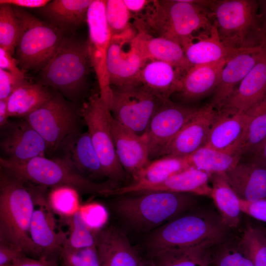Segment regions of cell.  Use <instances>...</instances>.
<instances>
[{
    "instance_id": "1",
    "label": "cell",
    "mask_w": 266,
    "mask_h": 266,
    "mask_svg": "<svg viewBox=\"0 0 266 266\" xmlns=\"http://www.w3.org/2000/svg\"><path fill=\"white\" fill-rule=\"evenodd\" d=\"M0 172V243L38 259L30 228L35 202L26 182L2 168Z\"/></svg>"
},
{
    "instance_id": "2",
    "label": "cell",
    "mask_w": 266,
    "mask_h": 266,
    "mask_svg": "<svg viewBox=\"0 0 266 266\" xmlns=\"http://www.w3.org/2000/svg\"><path fill=\"white\" fill-rule=\"evenodd\" d=\"M120 197L112 209L128 227L148 233L190 211L196 204L194 195L168 191H153Z\"/></svg>"
},
{
    "instance_id": "3",
    "label": "cell",
    "mask_w": 266,
    "mask_h": 266,
    "mask_svg": "<svg viewBox=\"0 0 266 266\" xmlns=\"http://www.w3.org/2000/svg\"><path fill=\"white\" fill-rule=\"evenodd\" d=\"M138 27L156 36L174 41L183 48L201 31L210 33L213 28L209 9L191 0H151Z\"/></svg>"
},
{
    "instance_id": "4",
    "label": "cell",
    "mask_w": 266,
    "mask_h": 266,
    "mask_svg": "<svg viewBox=\"0 0 266 266\" xmlns=\"http://www.w3.org/2000/svg\"><path fill=\"white\" fill-rule=\"evenodd\" d=\"M91 67L87 40L66 35L52 59L40 71L38 82L76 104L87 90Z\"/></svg>"
},
{
    "instance_id": "5",
    "label": "cell",
    "mask_w": 266,
    "mask_h": 266,
    "mask_svg": "<svg viewBox=\"0 0 266 266\" xmlns=\"http://www.w3.org/2000/svg\"><path fill=\"white\" fill-rule=\"evenodd\" d=\"M227 228L211 212L185 213L147 233L145 245L150 256L168 249L213 246L224 238Z\"/></svg>"
},
{
    "instance_id": "6",
    "label": "cell",
    "mask_w": 266,
    "mask_h": 266,
    "mask_svg": "<svg viewBox=\"0 0 266 266\" xmlns=\"http://www.w3.org/2000/svg\"><path fill=\"white\" fill-rule=\"evenodd\" d=\"M259 9L258 1L255 0L213 1L208 8L209 16L225 46L248 50L264 45L266 33Z\"/></svg>"
},
{
    "instance_id": "7",
    "label": "cell",
    "mask_w": 266,
    "mask_h": 266,
    "mask_svg": "<svg viewBox=\"0 0 266 266\" xmlns=\"http://www.w3.org/2000/svg\"><path fill=\"white\" fill-rule=\"evenodd\" d=\"M0 167L28 183L44 187H66L82 194L109 197L111 190L118 187L109 180L97 182L85 178L55 158L38 157L15 162L0 157Z\"/></svg>"
},
{
    "instance_id": "8",
    "label": "cell",
    "mask_w": 266,
    "mask_h": 266,
    "mask_svg": "<svg viewBox=\"0 0 266 266\" xmlns=\"http://www.w3.org/2000/svg\"><path fill=\"white\" fill-rule=\"evenodd\" d=\"M13 7L20 25L14 57L24 72L41 71L54 55L66 34L23 8Z\"/></svg>"
},
{
    "instance_id": "9",
    "label": "cell",
    "mask_w": 266,
    "mask_h": 266,
    "mask_svg": "<svg viewBox=\"0 0 266 266\" xmlns=\"http://www.w3.org/2000/svg\"><path fill=\"white\" fill-rule=\"evenodd\" d=\"M111 86L108 107L112 116L138 135L146 132L154 114L168 100L159 97L138 81Z\"/></svg>"
},
{
    "instance_id": "10",
    "label": "cell",
    "mask_w": 266,
    "mask_h": 266,
    "mask_svg": "<svg viewBox=\"0 0 266 266\" xmlns=\"http://www.w3.org/2000/svg\"><path fill=\"white\" fill-rule=\"evenodd\" d=\"M46 142L53 155L68 135L81 132V108L54 90L52 97L25 118Z\"/></svg>"
},
{
    "instance_id": "11",
    "label": "cell",
    "mask_w": 266,
    "mask_h": 266,
    "mask_svg": "<svg viewBox=\"0 0 266 266\" xmlns=\"http://www.w3.org/2000/svg\"><path fill=\"white\" fill-rule=\"evenodd\" d=\"M80 108L83 122L106 177L116 184L124 181L126 172L116 153L108 121L110 110L100 92L92 94Z\"/></svg>"
},
{
    "instance_id": "12",
    "label": "cell",
    "mask_w": 266,
    "mask_h": 266,
    "mask_svg": "<svg viewBox=\"0 0 266 266\" xmlns=\"http://www.w3.org/2000/svg\"><path fill=\"white\" fill-rule=\"evenodd\" d=\"M87 24L88 49L92 67L97 78L100 95L108 106L111 86L106 59L112 36L105 16V0H93L88 9Z\"/></svg>"
},
{
    "instance_id": "13",
    "label": "cell",
    "mask_w": 266,
    "mask_h": 266,
    "mask_svg": "<svg viewBox=\"0 0 266 266\" xmlns=\"http://www.w3.org/2000/svg\"><path fill=\"white\" fill-rule=\"evenodd\" d=\"M27 185L35 202L38 204L31 222V237L40 254V258L57 262V259H60L67 234L57 229L52 208L45 197V187L30 183Z\"/></svg>"
},
{
    "instance_id": "14",
    "label": "cell",
    "mask_w": 266,
    "mask_h": 266,
    "mask_svg": "<svg viewBox=\"0 0 266 266\" xmlns=\"http://www.w3.org/2000/svg\"><path fill=\"white\" fill-rule=\"evenodd\" d=\"M198 108L166 100L152 117L146 133L149 159L162 157L165 148L194 116Z\"/></svg>"
},
{
    "instance_id": "15",
    "label": "cell",
    "mask_w": 266,
    "mask_h": 266,
    "mask_svg": "<svg viewBox=\"0 0 266 266\" xmlns=\"http://www.w3.org/2000/svg\"><path fill=\"white\" fill-rule=\"evenodd\" d=\"M0 157L15 162L49 155L46 142L24 118L9 121L0 128Z\"/></svg>"
},
{
    "instance_id": "16",
    "label": "cell",
    "mask_w": 266,
    "mask_h": 266,
    "mask_svg": "<svg viewBox=\"0 0 266 266\" xmlns=\"http://www.w3.org/2000/svg\"><path fill=\"white\" fill-rule=\"evenodd\" d=\"M53 155L75 172L92 181L106 177L88 132H77L65 138Z\"/></svg>"
},
{
    "instance_id": "17",
    "label": "cell",
    "mask_w": 266,
    "mask_h": 266,
    "mask_svg": "<svg viewBox=\"0 0 266 266\" xmlns=\"http://www.w3.org/2000/svg\"><path fill=\"white\" fill-rule=\"evenodd\" d=\"M135 35L111 37L106 59L111 86H119L138 81L140 72L147 61L133 44Z\"/></svg>"
},
{
    "instance_id": "18",
    "label": "cell",
    "mask_w": 266,
    "mask_h": 266,
    "mask_svg": "<svg viewBox=\"0 0 266 266\" xmlns=\"http://www.w3.org/2000/svg\"><path fill=\"white\" fill-rule=\"evenodd\" d=\"M108 121L118 160L126 172L134 180L151 162L147 133L136 134L114 119L110 111Z\"/></svg>"
},
{
    "instance_id": "19",
    "label": "cell",
    "mask_w": 266,
    "mask_h": 266,
    "mask_svg": "<svg viewBox=\"0 0 266 266\" xmlns=\"http://www.w3.org/2000/svg\"><path fill=\"white\" fill-rule=\"evenodd\" d=\"M218 111L210 103L198 110L164 151L162 157H185L204 146Z\"/></svg>"
},
{
    "instance_id": "20",
    "label": "cell",
    "mask_w": 266,
    "mask_h": 266,
    "mask_svg": "<svg viewBox=\"0 0 266 266\" xmlns=\"http://www.w3.org/2000/svg\"><path fill=\"white\" fill-rule=\"evenodd\" d=\"M211 175L205 171L191 167L161 183L147 185L131 184L113 189L111 194L118 197L130 193L168 191L211 197L212 189L209 184Z\"/></svg>"
},
{
    "instance_id": "21",
    "label": "cell",
    "mask_w": 266,
    "mask_h": 266,
    "mask_svg": "<svg viewBox=\"0 0 266 266\" xmlns=\"http://www.w3.org/2000/svg\"><path fill=\"white\" fill-rule=\"evenodd\" d=\"M95 247L100 266H139L141 261L125 233L113 225L95 231Z\"/></svg>"
},
{
    "instance_id": "22",
    "label": "cell",
    "mask_w": 266,
    "mask_h": 266,
    "mask_svg": "<svg viewBox=\"0 0 266 266\" xmlns=\"http://www.w3.org/2000/svg\"><path fill=\"white\" fill-rule=\"evenodd\" d=\"M264 45L260 48L243 50L227 61L210 102L218 111L223 107L236 85L240 83L257 63Z\"/></svg>"
},
{
    "instance_id": "23",
    "label": "cell",
    "mask_w": 266,
    "mask_h": 266,
    "mask_svg": "<svg viewBox=\"0 0 266 266\" xmlns=\"http://www.w3.org/2000/svg\"><path fill=\"white\" fill-rule=\"evenodd\" d=\"M266 94V40L261 56L222 109L245 113Z\"/></svg>"
},
{
    "instance_id": "24",
    "label": "cell",
    "mask_w": 266,
    "mask_h": 266,
    "mask_svg": "<svg viewBox=\"0 0 266 266\" xmlns=\"http://www.w3.org/2000/svg\"><path fill=\"white\" fill-rule=\"evenodd\" d=\"M133 38L134 46L146 61H160L169 63L183 73L193 66L188 61L184 50L178 43L152 35L138 28Z\"/></svg>"
},
{
    "instance_id": "25",
    "label": "cell",
    "mask_w": 266,
    "mask_h": 266,
    "mask_svg": "<svg viewBox=\"0 0 266 266\" xmlns=\"http://www.w3.org/2000/svg\"><path fill=\"white\" fill-rule=\"evenodd\" d=\"M225 175L240 199L248 201L266 200V167L248 160L240 161Z\"/></svg>"
},
{
    "instance_id": "26",
    "label": "cell",
    "mask_w": 266,
    "mask_h": 266,
    "mask_svg": "<svg viewBox=\"0 0 266 266\" xmlns=\"http://www.w3.org/2000/svg\"><path fill=\"white\" fill-rule=\"evenodd\" d=\"M227 62L193 66L182 77L177 93L185 100L193 101L214 93Z\"/></svg>"
},
{
    "instance_id": "27",
    "label": "cell",
    "mask_w": 266,
    "mask_h": 266,
    "mask_svg": "<svg viewBox=\"0 0 266 266\" xmlns=\"http://www.w3.org/2000/svg\"><path fill=\"white\" fill-rule=\"evenodd\" d=\"M93 0H53L38 9L45 21L66 34H72L85 23Z\"/></svg>"
},
{
    "instance_id": "28",
    "label": "cell",
    "mask_w": 266,
    "mask_h": 266,
    "mask_svg": "<svg viewBox=\"0 0 266 266\" xmlns=\"http://www.w3.org/2000/svg\"><path fill=\"white\" fill-rule=\"evenodd\" d=\"M246 112L221 109L218 111L204 146L232 153L246 122Z\"/></svg>"
},
{
    "instance_id": "29",
    "label": "cell",
    "mask_w": 266,
    "mask_h": 266,
    "mask_svg": "<svg viewBox=\"0 0 266 266\" xmlns=\"http://www.w3.org/2000/svg\"><path fill=\"white\" fill-rule=\"evenodd\" d=\"M184 74L169 63L149 61L140 72L138 82L159 97L169 99L171 95L178 92Z\"/></svg>"
},
{
    "instance_id": "30",
    "label": "cell",
    "mask_w": 266,
    "mask_h": 266,
    "mask_svg": "<svg viewBox=\"0 0 266 266\" xmlns=\"http://www.w3.org/2000/svg\"><path fill=\"white\" fill-rule=\"evenodd\" d=\"M183 49L188 61L192 66L227 61L235 54L245 50L231 49L225 46L219 38L214 24L210 34L200 35L197 41L193 40Z\"/></svg>"
},
{
    "instance_id": "31",
    "label": "cell",
    "mask_w": 266,
    "mask_h": 266,
    "mask_svg": "<svg viewBox=\"0 0 266 266\" xmlns=\"http://www.w3.org/2000/svg\"><path fill=\"white\" fill-rule=\"evenodd\" d=\"M53 93L38 82L25 80L8 98L10 117L25 118L46 102Z\"/></svg>"
},
{
    "instance_id": "32",
    "label": "cell",
    "mask_w": 266,
    "mask_h": 266,
    "mask_svg": "<svg viewBox=\"0 0 266 266\" xmlns=\"http://www.w3.org/2000/svg\"><path fill=\"white\" fill-rule=\"evenodd\" d=\"M246 114L244 129L232 151L241 157L250 154L266 138V94Z\"/></svg>"
},
{
    "instance_id": "33",
    "label": "cell",
    "mask_w": 266,
    "mask_h": 266,
    "mask_svg": "<svg viewBox=\"0 0 266 266\" xmlns=\"http://www.w3.org/2000/svg\"><path fill=\"white\" fill-rule=\"evenodd\" d=\"M211 197L222 222L228 228H236L239 224L242 211L239 198L228 183L225 173L211 175Z\"/></svg>"
},
{
    "instance_id": "34",
    "label": "cell",
    "mask_w": 266,
    "mask_h": 266,
    "mask_svg": "<svg viewBox=\"0 0 266 266\" xmlns=\"http://www.w3.org/2000/svg\"><path fill=\"white\" fill-rule=\"evenodd\" d=\"M241 158L237 154L220 151L205 146L185 157L190 167L211 174L225 173L233 168Z\"/></svg>"
},
{
    "instance_id": "35",
    "label": "cell",
    "mask_w": 266,
    "mask_h": 266,
    "mask_svg": "<svg viewBox=\"0 0 266 266\" xmlns=\"http://www.w3.org/2000/svg\"><path fill=\"white\" fill-rule=\"evenodd\" d=\"M210 246L168 249L157 252L150 258L155 266H208Z\"/></svg>"
},
{
    "instance_id": "36",
    "label": "cell",
    "mask_w": 266,
    "mask_h": 266,
    "mask_svg": "<svg viewBox=\"0 0 266 266\" xmlns=\"http://www.w3.org/2000/svg\"><path fill=\"white\" fill-rule=\"evenodd\" d=\"M190 168L185 157H163L151 161L132 184L147 185L160 183Z\"/></svg>"
},
{
    "instance_id": "37",
    "label": "cell",
    "mask_w": 266,
    "mask_h": 266,
    "mask_svg": "<svg viewBox=\"0 0 266 266\" xmlns=\"http://www.w3.org/2000/svg\"><path fill=\"white\" fill-rule=\"evenodd\" d=\"M69 232L63 247L78 250L95 245V231L87 223L80 210L65 218Z\"/></svg>"
},
{
    "instance_id": "38",
    "label": "cell",
    "mask_w": 266,
    "mask_h": 266,
    "mask_svg": "<svg viewBox=\"0 0 266 266\" xmlns=\"http://www.w3.org/2000/svg\"><path fill=\"white\" fill-rule=\"evenodd\" d=\"M131 13L123 0H105V16L112 37L134 34L130 24Z\"/></svg>"
},
{
    "instance_id": "39",
    "label": "cell",
    "mask_w": 266,
    "mask_h": 266,
    "mask_svg": "<svg viewBox=\"0 0 266 266\" xmlns=\"http://www.w3.org/2000/svg\"><path fill=\"white\" fill-rule=\"evenodd\" d=\"M20 33V25L13 6L0 4V47L14 56Z\"/></svg>"
},
{
    "instance_id": "40",
    "label": "cell",
    "mask_w": 266,
    "mask_h": 266,
    "mask_svg": "<svg viewBox=\"0 0 266 266\" xmlns=\"http://www.w3.org/2000/svg\"><path fill=\"white\" fill-rule=\"evenodd\" d=\"M239 247L254 266H266V239L261 229L249 226L245 229Z\"/></svg>"
},
{
    "instance_id": "41",
    "label": "cell",
    "mask_w": 266,
    "mask_h": 266,
    "mask_svg": "<svg viewBox=\"0 0 266 266\" xmlns=\"http://www.w3.org/2000/svg\"><path fill=\"white\" fill-rule=\"evenodd\" d=\"M59 260L62 266H100L95 245L78 250L63 247Z\"/></svg>"
},
{
    "instance_id": "42",
    "label": "cell",
    "mask_w": 266,
    "mask_h": 266,
    "mask_svg": "<svg viewBox=\"0 0 266 266\" xmlns=\"http://www.w3.org/2000/svg\"><path fill=\"white\" fill-rule=\"evenodd\" d=\"M214 263L215 266H254L240 248H235L223 249L215 256Z\"/></svg>"
},
{
    "instance_id": "43",
    "label": "cell",
    "mask_w": 266,
    "mask_h": 266,
    "mask_svg": "<svg viewBox=\"0 0 266 266\" xmlns=\"http://www.w3.org/2000/svg\"><path fill=\"white\" fill-rule=\"evenodd\" d=\"M26 80L0 68V100L8 98Z\"/></svg>"
},
{
    "instance_id": "44",
    "label": "cell",
    "mask_w": 266,
    "mask_h": 266,
    "mask_svg": "<svg viewBox=\"0 0 266 266\" xmlns=\"http://www.w3.org/2000/svg\"><path fill=\"white\" fill-rule=\"evenodd\" d=\"M239 202L242 212L266 222V200L248 201L239 198Z\"/></svg>"
},
{
    "instance_id": "45",
    "label": "cell",
    "mask_w": 266,
    "mask_h": 266,
    "mask_svg": "<svg viewBox=\"0 0 266 266\" xmlns=\"http://www.w3.org/2000/svg\"><path fill=\"white\" fill-rule=\"evenodd\" d=\"M0 68L22 79L25 72L18 66L17 60L5 49L0 47Z\"/></svg>"
},
{
    "instance_id": "46",
    "label": "cell",
    "mask_w": 266,
    "mask_h": 266,
    "mask_svg": "<svg viewBox=\"0 0 266 266\" xmlns=\"http://www.w3.org/2000/svg\"><path fill=\"white\" fill-rule=\"evenodd\" d=\"M24 255L16 248L0 243V266H12L16 259Z\"/></svg>"
},
{
    "instance_id": "47",
    "label": "cell",
    "mask_w": 266,
    "mask_h": 266,
    "mask_svg": "<svg viewBox=\"0 0 266 266\" xmlns=\"http://www.w3.org/2000/svg\"><path fill=\"white\" fill-rule=\"evenodd\" d=\"M12 266H57V262L48 260L44 257L38 259L27 256L25 255L16 259Z\"/></svg>"
},
{
    "instance_id": "48",
    "label": "cell",
    "mask_w": 266,
    "mask_h": 266,
    "mask_svg": "<svg viewBox=\"0 0 266 266\" xmlns=\"http://www.w3.org/2000/svg\"><path fill=\"white\" fill-rule=\"evenodd\" d=\"M48 0H0V4H8L13 6L39 9L44 6Z\"/></svg>"
},
{
    "instance_id": "49",
    "label": "cell",
    "mask_w": 266,
    "mask_h": 266,
    "mask_svg": "<svg viewBox=\"0 0 266 266\" xmlns=\"http://www.w3.org/2000/svg\"><path fill=\"white\" fill-rule=\"evenodd\" d=\"M248 160L260 166L266 167V138L250 154Z\"/></svg>"
},
{
    "instance_id": "50",
    "label": "cell",
    "mask_w": 266,
    "mask_h": 266,
    "mask_svg": "<svg viewBox=\"0 0 266 266\" xmlns=\"http://www.w3.org/2000/svg\"><path fill=\"white\" fill-rule=\"evenodd\" d=\"M130 12L138 13L145 9L151 0H123Z\"/></svg>"
},
{
    "instance_id": "51",
    "label": "cell",
    "mask_w": 266,
    "mask_h": 266,
    "mask_svg": "<svg viewBox=\"0 0 266 266\" xmlns=\"http://www.w3.org/2000/svg\"><path fill=\"white\" fill-rule=\"evenodd\" d=\"M10 118L8 109V98L0 100V128L4 126Z\"/></svg>"
},
{
    "instance_id": "52",
    "label": "cell",
    "mask_w": 266,
    "mask_h": 266,
    "mask_svg": "<svg viewBox=\"0 0 266 266\" xmlns=\"http://www.w3.org/2000/svg\"><path fill=\"white\" fill-rule=\"evenodd\" d=\"M259 7L263 29L266 33V0H259Z\"/></svg>"
},
{
    "instance_id": "53",
    "label": "cell",
    "mask_w": 266,
    "mask_h": 266,
    "mask_svg": "<svg viewBox=\"0 0 266 266\" xmlns=\"http://www.w3.org/2000/svg\"><path fill=\"white\" fill-rule=\"evenodd\" d=\"M139 266H155L152 259L149 258L147 260H141Z\"/></svg>"
},
{
    "instance_id": "54",
    "label": "cell",
    "mask_w": 266,
    "mask_h": 266,
    "mask_svg": "<svg viewBox=\"0 0 266 266\" xmlns=\"http://www.w3.org/2000/svg\"><path fill=\"white\" fill-rule=\"evenodd\" d=\"M266 239V229H261Z\"/></svg>"
}]
</instances>
